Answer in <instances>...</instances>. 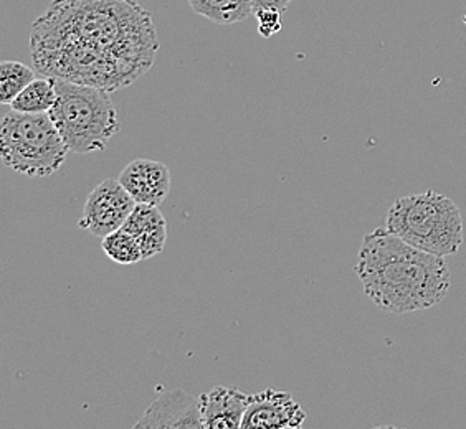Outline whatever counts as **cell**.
<instances>
[{"label": "cell", "mask_w": 466, "mask_h": 429, "mask_svg": "<svg viewBox=\"0 0 466 429\" xmlns=\"http://www.w3.org/2000/svg\"><path fill=\"white\" fill-rule=\"evenodd\" d=\"M253 15L258 20V34L263 38H269L281 30V12L279 10H258Z\"/></svg>", "instance_id": "cell-16"}, {"label": "cell", "mask_w": 466, "mask_h": 429, "mask_svg": "<svg viewBox=\"0 0 466 429\" xmlns=\"http://www.w3.org/2000/svg\"><path fill=\"white\" fill-rule=\"evenodd\" d=\"M136 200L119 179H106L93 188L81 214L80 228L93 236L105 238L119 228L135 210Z\"/></svg>", "instance_id": "cell-6"}, {"label": "cell", "mask_w": 466, "mask_h": 429, "mask_svg": "<svg viewBox=\"0 0 466 429\" xmlns=\"http://www.w3.org/2000/svg\"><path fill=\"white\" fill-rule=\"evenodd\" d=\"M293 0H253V14L258 10L271 9L285 12Z\"/></svg>", "instance_id": "cell-17"}, {"label": "cell", "mask_w": 466, "mask_h": 429, "mask_svg": "<svg viewBox=\"0 0 466 429\" xmlns=\"http://www.w3.org/2000/svg\"><path fill=\"white\" fill-rule=\"evenodd\" d=\"M123 228L131 233L143 251V260H151L166 248L167 224L159 206L137 204Z\"/></svg>", "instance_id": "cell-11"}, {"label": "cell", "mask_w": 466, "mask_h": 429, "mask_svg": "<svg viewBox=\"0 0 466 429\" xmlns=\"http://www.w3.org/2000/svg\"><path fill=\"white\" fill-rule=\"evenodd\" d=\"M68 145L48 113L10 111L0 125V155L4 164L27 177H48L62 169Z\"/></svg>", "instance_id": "cell-5"}, {"label": "cell", "mask_w": 466, "mask_h": 429, "mask_svg": "<svg viewBox=\"0 0 466 429\" xmlns=\"http://www.w3.org/2000/svg\"><path fill=\"white\" fill-rule=\"evenodd\" d=\"M55 86L56 101L48 115L70 153L105 151L121 127L109 91L65 80H55Z\"/></svg>", "instance_id": "cell-3"}, {"label": "cell", "mask_w": 466, "mask_h": 429, "mask_svg": "<svg viewBox=\"0 0 466 429\" xmlns=\"http://www.w3.org/2000/svg\"><path fill=\"white\" fill-rule=\"evenodd\" d=\"M463 22H465V25H466V14H465V17H463Z\"/></svg>", "instance_id": "cell-18"}, {"label": "cell", "mask_w": 466, "mask_h": 429, "mask_svg": "<svg viewBox=\"0 0 466 429\" xmlns=\"http://www.w3.org/2000/svg\"><path fill=\"white\" fill-rule=\"evenodd\" d=\"M34 80L35 72L27 65L14 60L0 63V103L12 105V101Z\"/></svg>", "instance_id": "cell-14"}, {"label": "cell", "mask_w": 466, "mask_h": 429, "mask_svg": "<svg viewBox=\"0 0 466 429\" xmlns=\"http://www.w3.org/2000/svg\"><path fill=\"white\" fill-rule=\"evenodd\" d=\"M56 101V86L54 78L42 76L35 78L25 90L12 101L10 107L25 115H44L50 113Z\"/></svg>", "instance_id": "cell-13"}, {"label": "cell", "mask_w": 466, "mask_h": 429, "mask_svg": "<svg viewBox=\"0 0 466 429\" xmlns=\"http://www.w3.org/2000/svg\"><path fill=\"white\" fill-rule=\"evenodd\" d=\"M101 248L109 260L115 261L117 264L129 266L143 261V251L139 248V243L136 242L135 236L125 228H119L116 232L105 236Z\"/></svg>", "instance_id": "cell-15"}, {"label": "cell", "mask_w": 466, "mask_h": 429, "mask_svg": "<svg viewBox=\"0 0 466 429\" xmlns=\"http://www.w3.org/2000/svg\"><path fill=\"white\" fill-rule=\"evenodd\" d=\"M356 274L377 307L399 315L439 304L451 284L443 256L419 250L387 228L364 236Z\"/></svg>", "instance_id": "cell-2"}, {"label": "cell", "mask_w": 466, "mask_h": 429, "mask_svg": "<svg viewBox=\"0 0 466 429\" xmlns=\"http://www.w3.org/2000/svg\"><path fill=\"white\" fill-rule=\"evenodd\" d=\"M159 52L151 12L137 0H54L30 28L38 73L103 90H123Z\"/></svg>", "instance_id": "cell-1"}, {"label": "cell", "mask_w": 466, "mask_h": 429, "mask_svg": "<svg viewBox=\"0 0 466 429\" xmlns=\"http://www.w3.org/2000/svg\"><path fill=\"white\" fill-rule=\"evenodd\" d=\"M386 228L415 248L451 256L463 244V216L449 197L427 190L397 198L389 208Z\"/></svg>", "instance_id": "cell-4"}, {"label": "cell", "mask_w": 466, "mask_h": 429, "mask_svg": "<svg viewBox=\"0 0 466 429\" xmlns=\"http://www.w3.org/2000/svg\"><path fill=\"white\" fill-rule=\"evenodd\" d=\"M248 394L233 386H216L198 396L204 429L242 428Z\"/></svg>", "instance_id": "cell-10"}, {"label": "cell", "mask_w": 466, "mask_h": 429, "mask_svg": "<svg viewBox=\"0 0 466 429\" xmlns=\"http://www.w3.org/2000/svg\"><path fill=\"white\" fill-rule=\"evenodd\" d=\"M171 170L162 162L136 159L126 165L119 175L123 187L136 204L159 206L171 190Z\"/></svg>", "instance_id": "cell-9"}, {"label": "cell", "mask_w": 466, "mask_h": 429, "mask_svg": "<svg viewBox=\"0 0 466 429\" xmlns=\"http://www.w3.org/2000/svg\"><path fill=\"white\" fill-rule=\"evenodd\" d=\"M192 10L218 25H232L253 14V0H188Z\"/></svg>", "instance_id": "cell-12"}, {"label": "cell", "mask_w": 466, "mask_h": 429, "mask_svg": "<svg viewBox=\"0 0 466 429\" xmlns=\"http://www.w3.org/2000/svg\"><path fill=\"white\" fill-rule=\"evenodd\" d=\"M305 408L293 394L283 390L267 388L251 394L243 416L242 429H293L306 421Z\"/></svg>", "instance_id": "cell-7"}, {"label": "cell", "mask_w": 466, "mask_h": 429, "mask_svg": "<svg viewBox=\"0 0 466 429\" xmlns=\"http://www.w3.org/2000/svg\"><path fill=\"white\" fill-rule=\"evenodd\" d=\"M135 428L204 429L198 400L180 388L166 392L144 412Z\"/></svg>", "instance_id": "cell-8"}]
</instances>
